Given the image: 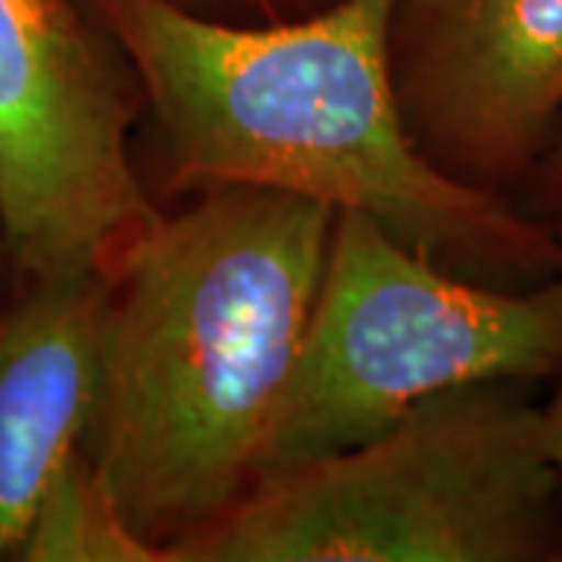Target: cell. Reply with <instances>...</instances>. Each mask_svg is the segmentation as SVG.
<instances>
[{
  "label": "cell",
  "mask_w": 562,
  "mask_h": 562,
  "mask_svg": "<svg viewBox=\"0 0 562 562\" xmlns=\"http://www.w3.org/2000/svg\"><path fill=\"white\" fill-rule=\"evenodd\" d=\"M560 375L562 276L484 284L338 210L262 472L350 450L450 387Z\"/></svg>",
  "instance_id": "4"
},
{
  "label": "cell",
  "mask_w": 562,
  "mask_h": 562,
  "mask_svg": "<svg viewBox=\"0 0 562 562\" xmlns=\"http://www.w3.org/2000/svg\"><path fill=\"white\" fill-rule=\"evenodd\" d=\"M7 269V247H3V232H0V272Z\"/></svg>",
  "instance_id": "12"
},
{
  "label": "cell",
  "mask_w": 562,
  "mask_h": 562,
  "mask_svg": "<svg viewBox=\"0 0 562 562\" xmlns=\"http://www.w3.org/2000/svg\"><path fill=\"white\" fill-rule=\"evenodd\" d=\"M387 72L422 160L519 201L562 120V0H394Z\"/></svg>",
  "instance_id": "6"
},
{
  "label": "cell",
  "mask_w": 562,
  "mask_h": 562,
  "mask_svg": "<svg viewBox=\"0 0 562 562\" xmlns=\"http://www.w3.org/2000/svg\"><path fill=\"white\" fill-rule=\"evenodd\" d=\"M144 88L154 201L250 184L357 210L465 279L562 276V241L522 203L441 176L406 135L387 72L394 0H338L281 25H222L162 0H85Z\"/></svg>",
  "instance_id": "1"
},
{
  "label": "cell",
  "mask_w": 562,
  "mask_h": 562,
  "mask_svg": "<svg viewBox=\"0 0 562 562\" xmlns=\"http://www.w3.org/2000/svg\"><path fill=\"white\" fill-rule=\"evenodd\" d=\"M110 281L0 272V562L20 560L47 487L85 447Z\"/></svg>",
  "instance_id": "7"
},
{
  "label": "cell",
  "mask_w": 562,
  "mask_h": 562,
  "mask_svg": "<svg viewBox=\"0 0 562 562\" xmlns=\"http://www.w3.org/2000/svg\"><path fill=\"white\" fill-rule=\"evenodd\" d=\"M16 562H169L125 519L85 450L47 487Z\"/></svg>",
  "instance_id": "8"
},
{
  "label": "cell",
  "mask_w": 562,
  "mask_h": 562,
  "mask_svg": "<svg viewBox=\"0 0 562 562\" xmlns=\"http://www.w3.org/2000/svg\"><path fill=\"white\" fill-rule=\"evenodd\" d=\"M144 88L85 0H0V232L29 276H116L162 220Z\"/></svg>",
  "instance_id": "5"
},
{
  "label": "cell",
  "mask_w": 562,
  "mask_h": 562,
  "mask_svg": "<svg viewBox=\"0 0 562 562\" xmlns=\"http://www.w3.org/2000/svg\"><path fill=\"white\" fill-rule=\"evenodd\" d=\"M522 194L531 198L522 206L528 213H535V216H547V213H553V210L562 206V120L550 144H547V150H543V160L538 162L535 176L525 184Z\"/></svg>",
  "instance_id": "10"
},
{
  "label": "cell",
  "mask_w": 562,
  "mask_h": 562,
  "mask_svg": "<svg viewBox=\"0 0 562 562\" xmlns=\"http://www.w3.org/2000/svg\"><path fill=\"white\" fill-rule=\"evenodd\" d=\"M176 562H562V484L522 382L435 394L382 435L262 472Z\"/></svg>",
  "instance_id": "3"
},
{
  "label": "cell",
  "mask_w": 562,
  "mask_h": 562,
  "mask_svg": "<svg viewBox=\"0 0 562 562\" xmlns=\"http://www.w3.org/2000/svg\"><path fill=\"white\" fill-rule=\"evenodd\" d=\"M335 213L272 188H203L110 281L81 450L169 562L262 475Z\"/></svg>",
  "instance_id": "2"
},
{
  "label": "cell",
  "mask_w": 562,
  "mask_h": 562,
  "mask_svg": "<svg viewBox=\"0 0 562 562\" xmlns=\"http://www.w3.org/2000/svg\"><path fill=\"white\" fill-rule=\"evenodd\" d=\"M543 222L553 225V232L560 235L562 241V206L541 216ZM541 416H543V438H547V450H550V460L557 465L560 472V484H562V375L553 384V394L541 401Z\"/></svg>",
  "instance_id": "11"
},
{
  "label": "cell",
  "mask_w": 562,
  "mask_h": 562,
  "mask_svg": "<svg viewBox=\"0 0 562 562\" xmlns=\"http://www.w3.org/2000/svg\"><path fill=\"white\" fill-rule=\"evenodd\" d=\"M181 13L222 25H281L316 16L338 0H162Z\"/></svg>",
  "instance_id": "9"
}]
</instances>
